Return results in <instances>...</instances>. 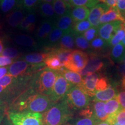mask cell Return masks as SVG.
<instances>
[{
  "instance_id": "cell-1",
  "label": "cell",
  "mask_w": 125,
  "mask_h": 125,
  "mask_svg": "<svg viewBox=\"0 0 125 125\" xmlns=\"http://www.w3.org/2000/svg\"><path fill=\"white\" fill-rule=\"evenodd\" d=\"M56 103L48 96L37 93L33 89L29 88L16 98L7 108L9 112H45Z\"/></svg>"
},
{
  "instance_id": "cell-2",
  "label": "cell",
  "mask_w": 125,
  "mask_h": 125,
  "mask_svg": "<svg viewBox=\"0 0 125 125\" xmlns=\"http://www.w3.org/2000/svg\"><path fill=\"white\" fill-rule=\"evenodd\" d=\"M65 97L42 114V125H63L73 116Z\"/></svg>"
},
{
  "instance_id": "cell-3",
  "label": "cell",
  "mask_w": 125,
  "mask_h": 125,
  "mask_svg": "<svg viewBox=\"0 0 125 125\" xmlns=\"http://www.w3.org/2000/svg\"><path fill=\"white\" fill-rule=\"evenodd\" d=\"M58 72L46 68L37 72L31 79V87L37 93L49 96L52 92Z\"/></svg>"
},
{
  "instance_id": "cell-4",
  "label": "cell",
  "mask_w": 125,
  "mask_h": 125,
  "mask_svg": "<svg viewBox=\"0 0 125 125\" xmlns=\"http://www.w3.org/2000/svg\"><path fill=\"white\" fill-rule=\"evenodd\" d=\"M65 98L72 109L82 110L90 105V97L79 85L72 87L67 93Z\"/></svg>"
},
{
  "instance_id": "cell-5",
  "label": "cell",
  "mask_w": 125,
  "mask_h": 125,
  "mask_svg": "<svg viewBox=\"0 0 125 125\" xmlns=\"http://www.w3.org/2000/svg\"><path fill=\"white\" fill-rule=\"evenodd\" d=\"M13 125H42V114L38 112H9Z\"/></svg>"
},
{
  "instance_id": "cell-6",
  "label": "cell",
  "mask_w": 125,
  "mask_h": 125,
  "mask_svg": "<svg viewBox=\"0 0 125 125\" xmlns=\"http://www.w3.org/2000/svg\"><path fill=\"white\" fill-rule=\"evenodd\" d=\"M88 62L89 55L86 53L81 50H73L64 67L72 71L79 73L86 66Z\"/></svg>"
},
{
  "instance_id": "cell-7",
  "label": "cell",
  "mask_w": 125,
  "mask_h": 125,
  "mask_svg": "<svg viewBox=\"0 0 125 125\" xmlns=\"http://www.w3.org/2000/svg\"><path fill=\"white\" fill-rule=\"evenodd\" d=\"M73 86H74L73 84L67 81L62 74L58 73L52 92L49 96V98L53 102L57 103L66 97L67 93Z\"/></svg>"
},
{
  "instance_id": "cell-8",
  "label": "cell",
  "mask_w": 125,
  "mask_h": 125,
  "mask_svg": "<svg viewBox=\"0 0 125 125\" xmlns=\"http://www.w3.org/2000/svg\"><path fill=\"white\" fill-rule=\"evenodd\" d=\"M123 24L124 23L119 20L101 24L98 27V35L108 45L113 36Z\"/></svg>"
},
{
  "instance_id": "cell-9",
  "label": "cell",
  "mask_w": 125,
  "mask_h": 125,
  "mask_svg": "<svg viewBox=\"0 0 125 125\" xmlns=\"http://www.w3.org/2000/svg\"><path fill=\"white\" fill-rule=\"evenodd\" d=\"M56 27V20L45 19L40 23L36 31L35 37L40 45L45 44L47 38Z\"/></svg>"
},
{
  "instance_id": "cell-10",
  "label": "cell",
  "mask_w": 125,
  "mask_h": 125,
  "mask_svg": "<svg viewBox=\"0 0 125 125\" xmlns=\"http://www.w3.org/2000/svg\"><path fill=\"white\" fill-rule=\"evenodd\" d=\"M9 74L14 77L19 78L30 75L32 73L31 65L24 60H18L14 62L8 67Z\"/></svg>"
},
{
  "instance_id": "cell-11",
  "label": "cell",
  "mask_w": 125,
  "mask_h": 125,
  "mask_svg": "<svg viewBox=\"0 0 125 125\" xmlns=\"http://www.w3.org/2000/svg\"><path fill=\"white\" fill-rule=\"evenodd\" d=\"M98 75L96 73H89L84 76L82 82L79 85L90 97H93L96 93V86L98 79Z\"/></svg>"
},
{
  "instance_id": "cell-12",
  "label": "cell",
  "mask_w": 125,
  "mask_h": 125,
  "mask_svg": "<svg viewBox=\"0 0 125 125\" xmlns=\"http://www.w3.org/2000/svg\"><path fill=\"white\" fill-rule=\"evenodd\" d=\"M104 66V63L97 54L94 53H90L89 56V62L83 69L81 71L79 74L81 76H85L89 73H94L100 71Z\"/></svg>"
},
{
  "instance_id": "cell-13",
  "label": "cell",
  "mask_w": 125,
  "mask_h": 125,
  "mask_svg": "<svg viewBox=\"0 0 125 125\" xmlns=\"http://www.w3.org/2000/svg\"><path fill=\"white\" fill-rule=\"evenodd\" d=\"M109 8L107 5L104 3H101V4L96 5L94 7L90 9L89 15L87 19L91 24V26L98 28V26L100 25V19L101 15L107 12Z\"/></svg>"
},
{
  "instance_id": "cell-14",
  "label": "cell",
  "mask_w": 125,
  "mask_h": 125,
  "mask_svg": "<svg viewBox=\"0 0 125 125\" xmlns=\"http://www.w3.org/2000/svg\"><path fill=\"white\" fill-rule=\"evenodd\" d=\"M104 109L108 116L107 121L112 125L114 122H115V116L121 110L122 108L116 97L105 103Z\"/></svg>"
},
{
  "instance_id": "cell-15",
  "label": "cell",
  "mask_w": 125,
  "mask_h": 125,
  "mask_svg": "<svg viewBox=\"0 0 125 125\" xmlns=\"http://www.w3.org/2000/svg\"><path fill=\"white\" fill-rule=\"evenodd\" d=\"M104 106L105 103L103 101H93L92 107H90L92 112V118L99 122L106 121L108 118V116L105 111Z\"/></svg>"
},
{
  "instance_id": "cell-16",
  "label": "cell",
  "mask_w": 125,
  "mask_h": 125,
  "mask_svg": "<svg viewBox=\"0 0 125 125\" xmlns=\"http://www.w3.org/2000/svg\"><path fill=\"white\" fill-rule=\"evenodd\" d=\"M24 18V12L19 5L7 15V21L10 27H18Z\"/></svg>"
},
{
  "instance_id": "cell-17",
  "label": "cell",
  "mask_w": 125,
  "mask_h": 125,
  "mask_svg": "<svg viewBox=\"0 0 125 125\" xmlns=\"http://www.w3.org/2000/svg\"><path fill=\"white\" fill-rule=\"evenodd\" d=\"M117 94L118 92L116 87L111 85H109V86L105 90L96 92L93 97V101H103V102L108 101L116 97Z\"/></svg>"
},
{
  "instance_id": "cell-18",
  "label": "cell",
  "mask_w": 125,
  "mask_h": 125,
  "mask_svg": "<svg viewBox=\"0 0 125 125\" xmlns=\"http://www.w3.org/2000/svg\"><path fill=\"white\" fill-rule=\"evenodd\" d=\"M118 20L121 21L122 22L125 23V21H123L117 7H112L109 8L107 12L101 15L100 19V24H101L112 22L114 21H118Z\"/></svg>"
},
{
  "instance_id": "cell-19",
  "label": "cell",
  "mask_w": 125,
  "mask_h": 125,
  "mask_svg": "<svg viewBox=\"0 0 125 125\" xmlns=\"http://www.w3.org/2000/svg\"><path fill=\"white\" fill-rule=\"evenodd\" d=\"M75 34L73 29L65 31L59 43L60 48L73 51L75 46Z\"/></svg>"
},
{
  "instance_id": "cell-20",
  "label": "cell",
  "mask_w": 125,
  "mask_h": 125,
  "mask_svg": "<svg viewBox=\"0 0 125 125\" xmlns=\"http://www.w3.org/2000/svg\"><path fill=\"white\" fill-rule=\"evenodd\" d=\"M74 23L71 16L70 12L58 18L56 20V27L64 32L73 29Z\"/></svg>"
},
{
  "instance_id": "cell-21",
  "label": "cell",
  "mask_w": 125,
  "mask_h": 125,
  "mask_svg": "<svg viewBox=\"0 0 125 125\" xmlns=\"http://www.w3.org/2000/svg\"><path fill=\"white\" fill-rule=\"evenodd\" d=\"M90 13V9L85 7H75L72 8L70 13L74 23L87 20Z\"/></svg>"
},
{
  "instance_id": "cell-22",
  "label": "cell",
  "mask_w": 125,
  "mask_h": 125,
  "mask_svg": "<svg viewBox=\"0 0 125 125\" xmlns=\"http://www.w3.org/2000/svg\"><path fill=\"white\" fill-rule=\"evenodd\" d=\"M57 72L62 74L67 81L74 86L79 85L82 82V78L79 73L72 71L65 68V67H62Z\"/></svg>"
},
{
  "instance_id": "cell-23",
  "label": "cell",
  "mask_w": 125,
  "mask_h": 125,
  "mask_svg": "<svg viewBox=\"0 0 125 125\" xmlns=\"http://www.w3.org/2000/svg\"><path fill=\"white\" fill-rule=\"evenodd\" d=\"M64 32L63 31L61 30L60 29L56 27L52 30L45 42V45L48 46V49L55 48L57 44L59 43V41L63 35Z\"/></svg>"
},
{
  "instance_id": "cell-24",
  "label": "cell",
  "mask_w": 125,
  "mask_h": 125,
  "mask_svg": "<svg viewBox=\"0 0 125 125\" xmlns=\"http://www.w3.org/2000/svg\"><path fill=\"white\" fill-rule=\"evenodd\" d=\"M52 4L57 18L71 11L73 8L71 5L68 4L63 0H54Z\"/></svg>"
},
{
  "instance_id": "cell-25",
  "label": "cell",
  "mask_w": 125,
  "mask_h": 125,
  "mask_svg": "<svg viewBox=\"0 0 125 125\" xmlns=\"http://www.w3.org/2000/svg\"><path fill=\"white\" fill-rule=\"evenodd\" d=\"M14 41L19 45L28 48H36L38 45L35 40L27 34H18L14 37Z\"/></svg>"
},
{
  "instance_id": "cell-26",
  "label": "cell",
  "mask_w": 125,
  "mask_h": 125,
  "mask_svg": "<svg viewBox=\"0 0 125 125\" xmlns=\"http://www.w3.org/2000/svg\"><path fill=\"white\" fill-rule=\"evenodd\" d=\"M39 9L41 15L46 19L56 20L57 17L54 13L52 4L48 2H42L39 5Z\"/></svg>"
},
{
  "instance_id": "cell-27",
  "label": "cell",
  "mask_w": 125,
  "mask_h": 125,
  "mask_svg": "<svg viewBox=\"0 0 125 125\" xmlns=\"http://www.w3.org/2000/svg\"><path fill=\"white\" fill-rule=\"evenodd\" d=\"M48 56V53H35L28 54L24 57V60L29 64L38 65L44 63Z\"/></svg>"
},
{
  "instance_id": "cell-28",
  "label": "cell",
  "mask_w": 125,
  "mask_h": 125,
  "mask_svg": "<svg viewBox=\"0 0 125 125\" xmlns=\"http://www.w3.org/2000/svg\"><path fill=\"white\" fill-rule=\"evenodd\" d=\"M44 62L47 68L56 71H59L61 68L64 67L63 64L58 57L51 52H48V56Z\"/></svg>"
},
{
  "instance_id": "cell-29",
  "label": "cell",
  "mask_w": 125,
  "mask_h": 125,
  "mask_svg": "<svg viewBox=\"0 0 125 125\" xmlns=\"http://www.w3.org/2000/svg\"><path fill=\"white\" fill-rule=\"evenodd\" d=\"M48 50L50 51L49 52L52 53L53 54H55L58 57L64 66L69 59L70 54H71L72 51H73V50L72 51V50L64 49V48H60V47L58 48H52V49Z\"/></svg>"
},
{
  "instance_id": "cell-30",
  "label": "cell",
  "mask_w": 125,
  "mask_h": 125,
  "mask_svg": "<svg viewBox=\"0 0 125 125\" xmlns=\"http://www.w3.org/2000/svg\"><path fill=\"white\" fill-rule=\"evenodd\" d=\"M125 55V48L121 43L114 46L111 52V57L115 62H122Z\"/></svg>"
},
{
  "instance_id": "cell-31",
  "label": "cell",
  "mask_w": 125,
  "mask_h": 125,
  "mask_svg": "<svg viewBox=\"0 0 125 125\" xmlns=\"http://www.w3.org/2000/svg\"><path fill=\"white\" fill-rule=\"evenodd\" d=\"M20 0H2L0 2V9L4 13H8L20 5Z\"/></svg>"
},
{
  "instance_id": "cell-32",
  "label": "cell",
  "mask_w": 125,
  "mask_h": 125,
  "mask_svg": "<svg viewBox=\"0 0 125 125\" xmlns=\"http://www.w3.org/2000/svg\"><path fill=\"white\" fill-rule=\"evenodd\" d=\"M75 43L78 49L81 51H86L90 48L89 42L87 41L83 34H76L75 35Z\"/></svg>"
},
{
  "instance_id": "cell-33",
  "label": "cell",
  "mask_w": 125,
  "mask_h": 125,
  "mask_svg": "<svg viewBox=\"0 0 125 125\" xmlns=\"http://www.w3.org/2000/svg\"><path fill=\"white\" fill-rule=\"evenodd\" d=\"M72 125H97L100 123L94 119L89 117H84L83 118H72L69 121Z\"/></svg>"
},
{
  "instance_id": "cell-34",
  "label": "cell",
  "mask_w": 125,
  "mask_h": 125,
  "mask_svg": "<svg viewBox=\"0 0 125 125\" xmlns=\"http://www.w3.org/2000/svg\"><path fill=\"white\" fill-rule=\"evenodd\" d=\"M91 27V24L88 20H82L74 23L73 30L76 34H83L86 31Z\"/></svg>"
},
{
  "instance_id": "cell-35",
  "label": "cell",
  "mask_w": 125,
  "mask_h": 125,
  "mask_svg": "<svg viewBox=\"0 0 125 125\" xmlns=\"http://www.w3.org/2000/svg\"><path fill=\"white\" fill-rule=\"evenodd\" d=\"M100 0H72L71 5L73 7H85L89 9L94 7Z\"/></svg>"
},
{
  "instance_id": "cell-36",
  "label": "cell",
  "mask_w": 125,
  "mask_h": 125,
  "mask_svg": "<svg viewBox=\"0 0 125 125\" xmlns=\"http://www.w3.org/2000/svg\"><path fill=\"white\" fill-rule=\"evenodd\" d=\"M125 35V28L124 27V24L116 31L115 35L113 36L111 40L108 43L109 46H115L119 43L120 42L122 41L123 38H124Z\"/></svg>"
},
{
  "instance_id": "cell-37",
  "label": "cell",
  "mask_w": 125,
  "mask_h": 125,
  "mask_svg": "<svg viewBox=\"0 0 125 125\" xmlns=\"http://www.w3.org/2000/svg\"><path fill=\"white\" fill-rule=\"evenodd\" d=\"M90 48L97 52L101 51L108 45L107 42L100 37H96L90 42Z\"/></svg>"
},
{
  "instance_id": "cell-38",
  "label": "cell",
  "mask_w": 125,
  "mask_h": 125,
  "mask_svg": "<svg viewBox=\"0 0 125 125\" xmlns=\"http://www.w3.org/2000/svg\"><path fill=\"white\" fill-rule=\"evenodd\" d=\"M1 56H6L8 57L10 59H16L19 57L21 53L18 49L15 48H12V47H8V48H5L3 50L2 52L1 53Z\"/></svg>"
},
{
  "instance_id": "cell-39",
  "label": "cell",
  "mask_w": 125,
  "mask_h": 125,
  "mask_svg": "<svg viewBox=\"0 0 125 125\" xmlns=\"http://www.w3.org/2000/svg\"><path fill=\"white\" fill-rule=\"evenodd\" d=\"M41 0H22V6L23 8L28 10L32 11L37 6L41 4Z\"/></svg>"
},
{
  "instance_id": "cell-40",
  "label": "cell",
  "mask_w": 125,
  "mask_h": 125,
  "mask_svg": "<svg viewBox=\"0 0 125 125\" xmlns=\"http://www.w3.org/2000/svg\"><path fill=\"white\" fill-rule=\"evenodd\" d=\"M16 79V78L14 77L10 74H6L0 79V85L4 87L5 89H7L15 82Z\"/></svg>"
},
{
  "instance_id": "cell-41",
  "label": "cell",
  "mask_w": 125,
  "mask_h": 125,
  "mask_svg": "<svg viewBox=\"0 0 125 125\" xmlns=\"http://www.w3.org/2000/svg\"><path fill=\"white\" fill-rule=\"evenodd\" d=\"M98 35V28L91 27L83 34L84 37L89 42H91L92 40L96 37Z\"/></svg>"
},
{
  "instance_id": "cell-42",
  "label": "cell",
  "mask_w": 125,
  "mask_h": 125,
  "mask_svg": "<svg viewBox=\"0 0 125 125\" xmlns=\"http://www.w3.org/2000/svg\"><path fill=\"white\" fill-rule=\"evenodd\" d=\"M109 83L107 79L105 77H101L98 78L96 86V91H101L105 90L109 86Z\"/></svg>"
},
{
  "instance_id": "cell-43",
  "label": "cell",
  "mask_w": 125,
  "mask_h": 125,
  "mask_svg": "<svg viewBox=\"0 0 125 125\" xmlns=\"http://www.w3.org/2000/svg\"><path fill=\"white\" fill-rule=\"evenodd\" d=\"M119 73L121 74L122 76V88L125 90V64L123 62H121L119 64L117 67Z\"/></svg>"
},
{
  "instance_id": "cell-44",
  "label": "cell",
  "mask_w": 125,
  "mask_h": 125,
  "mask_svg": "<svg viewBox=\"0 0 125 125\" xmlns=\"http://www.w3.org/2000/svg\"><path fill=\"white\" fill-rule=\"evenodd\" d=\"M27 22L30 24V26L35 29L36 23V15L34 12V10L30 11L27 15L24 17Z\"/></svg>"
},
{
  "instance_id": "cell-45",
  "label": "cell",
  "mask_w": 125,
  "mask_h": 125,
  "mask_svg": "<svg viewBox=\"0 0 125 125\" xmlns=\"http://www.w3.org/2000/svg\"><path fill=\"white\" fill-rule=\"evenodd\" d=\"M116 7L125 23V0H118Z\"/></svg>"
},
{
  "instance_id": "cell-46",
  "label": "cell",
  "mask_w": 125,
  "mask_h": 125,
  "mask_svg": "<svg viewBox=\"0 0 125 125\" xmlns=\"http://www.w3.org/2000/svg\"><path fill=\"white\" fill-rule=\"evenodd\" d=\"M115 122L121 125H125V109H122L115 116Z\"/></svg>"
},
{
  "instance_id": "cell-47",
  "label": "cell",
  "mask_w": 125,
  "mask_h": 125,
  "mask_svg": "<svg viewBox=\"0 0 125 125\" xmlns=\"http://www.w3.org/2000/svg\"><path fill=\"white\" fill-rule=\"evenodd\" d=\"M116 98L121 105L122 109H125V90L123 89L118 93Z\"/></svg>"
},
{
  "instance_id": "cell-48",
  "label": "cell",
  "mask_w": 125,
  "mask_h": 125,
  "mask_svg": "<svg viewBox=\"0 0 125 125\" xmlns=\"http://www.w3.org/2000/svg\"><path fill=\"white\" fill-rule=\"evenodd\" d=\"M13 59L4 56H0V67L10 65L13 63Z\"/></svg>"
},
{
  "instance_id": "cell-49",
  "label": "cell",
  "mask_w": 125,
  "mask_h": 125,
  "mask_svg": "<svg viewBox=\"0 0 125 125\" xmlns=\"http://www.w3.org/2000/svg\"><path fill=\"white\" fill-rule=\"evenodd\" d=\"M100 1L107 5L109 8L116 7L118 2V0H100Z\"/></svg>"
},
{
  "instance_id": "cell-50",
  "label": "cell",
  "mask_w": 125,
  "mask_h": 125,
  "mask_svg": "<svg viewBox=\"0 0 125 125\" xmlns=\"http://www.w3.org/2000/svg\"><path fill=\"white\" fill-rule=\"evenodd\" d=\"M7 114H8L7 108L5 105H0V124Z\"/></svg>"
},
{
  "instance_id": "cell-51",
  "label": "cell",
  "mask_w": 125,
  "mask_h": 125,
  "mask_svg": "<svg viewBox=\"0 0 125 125\" xmlns=\"http://www.w3.org/2000/svg\"><path fill=\"white\" fill-rule=\"evenodd\" d=\"M0 125H13L12 124V122L10 121V120L9 119L8 114L6 115V116H5V118H4V119H3L2 122L1 123Z\"/></svg>"
},
{
  "instance_id": "cell-52",
  "label": "cell",
  "mask_w": 125,
  "mask_h": 125,
  "mask_svg": "<svg viewBox=\"0 0 125 125\" xmlns=\"http://www.w3.org/2000/svg\"><path fill=\"white\" fill-rule=\"evenodd\" d=\"M8 71V67H0V79L7 74Z\"/></svg>"
},
{
  "instance_id": "cell-53",
  "label": "cell",
  "mask_w": 125,
  "mask_h": 125,
  "mask_svg": "<svg viewBox=\"0 0 125 125\" xmlns=\"http://www.w3.org/2000/svg\"><path fill=\"white\" fill-rule=\"evenodd\" d=\"M111 125L109 123V122H108L106 121H104V122H101L99 123L98 125Z\"/></svg>"
},
{
  "instance_id": "cell-54",
  "label": "cell",
  "mask_w": 125,
  "mask_h": 125,
  "mask_svg": "<svg viewBox=\"0 0 125 125\" xmlns=\"http://www.w3.org/2000/svg\"><path fill=\"white\" fill-rule=\"evenodd\" d=\"M3 50H4V47H3V44L1 40H0V54L2 52Z\"/></svg>"
},
{
  "instance_id": "cell-55",
  "label": "cell",
  "mask_w": 125,
  "mask_h": 125,
  "mask_svg": "<svg viewBox=\"0 0 125 125\" xmlns=\"http://www.w3.org/2000/svg\"><path fill=\"white\" fill-rule=\"evenodd\" d=\"M41 1H42L43 2H48V3H52L53 2L54 0H41Z\"/></svg>"
},
{
  "instance_id": "cell-56",
  "label": "cell",
  "mask_w": 125,
  "mask_h": 125,
  "mask_svg": "<svg viewBox=\"0 0 125 125\" xmlns=\"http://www.w3.org/2000/svg\"><path fill=\"white\" fill-rule=\"evenodd\" d=\"M121 44H122L123 46H124L125 48V35L124 38H123V40H122V41H121Z\"/></svg>"
},
{
  "instance_id": "cell-57",
  "label": "cell",
  "mask_w": 125,
  "mask_h": 125,
  "mask_svg": "<svg viewBox=\"0 0 125 125\" xmlns=\"http://www.w3.org/2000/svg\"><path fill=\"white\" fill-rule=\"evenodd\" d=\"M63 1H65V2H66V3H67V4H68L71 5L72 6V5H71L72 0H63ZM72 7H73V6H72Z\"/></svg>"
},
{
  "instance_id": "cell-58",
  "label": "cell",
  "mask_w": 125,
  "mask_h": 125,
  "mask_svg": "<svg viewBox=\"0 0 125 125\" xmlns=\"http://www.w3.org/2000/svg\"><path fill=\"white\" fill-rule=\"evenodd\" d=\"M111 125H121V124H119V123L116 122H114Z\"/></svg>"
},
{
  "instance_id": "cell-59",
  "label": "cell",
  "mask_w": 125,
  "mask_h": 125,
  "mask_svg": "<svg viewBox=\"0 0 125 125\" xmlns=\"http://www.w3.org/2000/svg\"><path fill=\"white\" fill-rule=\"evenodd\" d=\"M121 62H123V63L125 64V55L124 57H123V58Z\"/></svg>"
},
{
  "instance_id": "cell-60",
  "label": "cell",
  "mask_w": 125,
  "mask_h": 125,
  "mask_svg": "<svg viewBox=\"0 0 125 125\" xmlns=\"http://www.w3.org/2000/svg\"><path fill=\"white\" fill-rule=\"evenodd\" d=\"M71 125V123H70L69 121H68V122L66 123H65V124H64V125Z\"/></svg>"
},
{
  "instance_id": "cell-61",
  "label": "cell",
  "mask_w": 125,
  "mask_h": 125,
  "mask_svg": "<svg viewBox=\"0 0 125 125\" xmlns=\"http://www.w3.org/2000/svg\"><path fill=\"white\" fill-rule=\"evenodd\" d=\"M124 27H125V23H124Z\"/></svg>"
},
{
  "instance_id": "cell-62",
  "label": "cell",
  "mask_w": 125,
  "mask_h": 125,
  "mask_svg": "<svg viewBox=\"0 0 125 125\" xmlns=\"http://www.w3.org/2000/svg\"><path fill=\"white\" fill-rule=\"evenodd\" d=\"M1 1H2V0H0V2H1Z\"/></svg>"
}]
</instances>
